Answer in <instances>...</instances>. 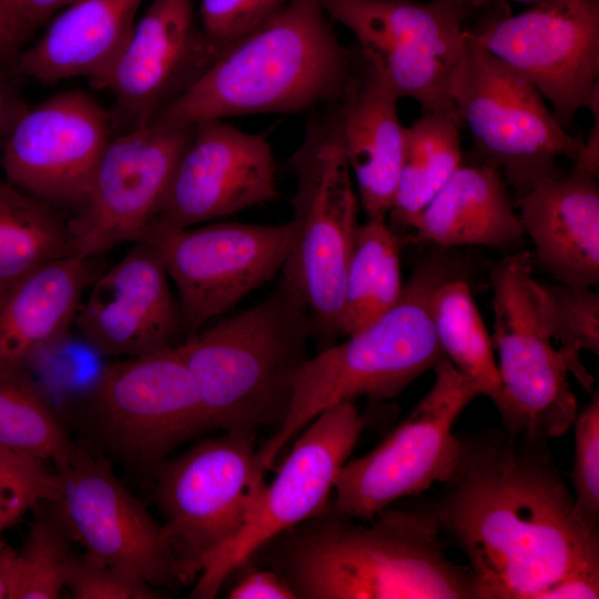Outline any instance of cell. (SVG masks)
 I'll return each instance as SVG.
<instances>
[{"instance_id":"836d02e7","label":"cell","mask_w":599,"mask_h":599,"mask_svg":"<svg viewBox=\"0 0 599 599\" xmlns=\"http://www.w3.org/2000/svg\"><path fill=\"white\" fill-rule=\"evenodd\" d=\"M52 484L44 461L0 446V534L47 501Z\"/></svg>"},{"instance_id":"60d3db41","label":"cell","mask_w":599,"mask_h":599,"mask_svg":"<svg viewBox=\"0 0 599 599\" xmlns=\"http://www.w3.org/2000/svg\"><path fill=\"white\" fill-rule=\"evenodd\" d=\"M12 74L0 69V155L11 129L28 108L11 79Z\"/></svg>"},{"instance_id":"44dd1931","label":"cell","mask_w":599,"mask_h":599,"mask_svg":"<svg viewBox=\"0 0 599 599\" xmlns=\"http://www.w3.org/2000/svg\"><path fill=\"white\" fill-rule=\"evenodd\" d=\"M169 280L154 248L135 242L94 278L74 325L106 357L140 356L171 346L182 321Z\"/></svg>"},{"instance_id":"9a60e30c","label":"cell","mask_w":599,"mask_h":599,"mask_svg":"<svg viewBox=\"0 0 599 599\" xmlns=\"http://www.w3.org/2000/svg\"><path fill=\"white\" fill-rule=\"evenodd\" d=\"M293 236L291 221L223 222L152 225L141 241L154 248L175 284L182 327L191 336L281 272Z\"/></svg>"},{"instance_id":"7bdbcfd3","label":"cell","mask_w":599,"mask_h":599,"mask_svg":"<svg viewBox=\"0 0 599 599\" xmlns=\"http://www.w3.org/2000/svg\"><path fill=\"white\" fill-rule=\"evenodd\" d=\"M17 577V550L0 538V599H13Z\"/></svg>"},{"instance_id":"7402d4cb","label":"cell","mask_w":599,"mask_h":599,"mask_svg":"<svg viewBox=\"0 0 599 599\" xmlns=\"http://www.w3.org/2000/svg\"><path fill=\"white\" fill-rule=\"evenodd\" d=\"M358 64L326 114L355 176L359 206L367 219L387 217L402 165L405 126L398 116L399 99L359 55Z\"/></svg>"},{"instance_id":"277c9868","label":"cell","mask_w":599,"mask_h":599,"mask_svg":"<svg viewBox=\"0 0 599 599\" xmlns=\"http://www.w3.org/2000/svg\"><path fill=\"white\" fill-rule=\"evenodd\" d=\"M312 324L300 292L282 277L260 303L176 345L209 429L257 434L286 418L294 378L308 358Z\"/></svg>"},{"instance_id":"f546056e","label":"cell","mask_w":599,"mask_h":599,"mask_svg":"<svg viewBox=\"0 0 599 599\" xmlns=\"http://www.w3.org/2000/svg\"><path fill=\"white\" fill-rule=\"evenodd\" d=\"M430 313L444 355L497 407L501 383L494 345L466 280H444L432 295Z\"/></svg>"},{"instance_id":"74e56055","label":"cell","mask_w":599,"mask_h":599,"mask_svg":"<svg viewBox=\"0 0 599 599\" xmlns=\"http://www.w3.org/2000/svg\"><path fill=\"white\" fill-rule=\"evenodd\" d=\"M227 598L296 599V596L282 575L266 567L245 571L230 589Z\"/></svg>"},{"instance_id":"e0dca14e","label":"cell","mask_w":599,"mask_h":599,"mask_svg":"<svg viewBox=\"0 0 599 599\" xmlns=\"http://www.w3.org/2000/svg\"><path fill=\"white\" fill-rule=\"evenodd\" d=\"M193 124H148L113 134L83 204L68 219L73 253L97 257L141 241L166 195Z\"/></svg>"},{"instance_id":"8d00e7d4","label":"cell","mask_w":599,"mask_h":599,"mask_svg":"<svg viewBox=\"0 0 599 599\" xmlns=\"http://www.w3.org/2000/svg\"><path fill=\"white\" fill-rule=\"evenodd\" d=\"M287 0H195L199 22L219 55L234 41L271 18Z\"/></svg>"},{"instance_id":"6da1fadb","label":"cell","mask_w":599,"mask_h":599,"mask_svg":"<svg viewBox=\"0 0 599 599\" xmlns=\"http://www.w3.org/2000/svg\"><path fill=\"white\" fill-rule=\"evenodd\" d=\"M428 509L465 556L477 599H540L568 575L599 570L598 526L577 512L547 440L460 437L457 467Z\"/></svg>"},{"instance_id":"d6986e66","label":"cell","mask_w":599,"mask_h":599,"mask_svg":"<svg viewBox=\"0 0 599 599\" xmlns=\"http://www.w3.org/2000/svg\"><path fill=\"white\" fill-rule=\"evenodd\" d=\"M216 58L195 0H152L101 88L114 97L113 133L150 124Z\"/></svg>"},{"instance_id":"ba28073f","label":"cell","mask_w":599,"mask_h":599,"mask_svg":"<svg viewBox=\"0 0 599 599\" xmlns=\"http://www.w3.org/2000/svg\"><path fill=\"white\" fill-rule=\"evenodd\" d=\"M357 40L363 63L400 100L458 118L450 97L468 21L486 2L471 0H317ZM460 121V120H459ZM461 123V122H460Z\"/></svg>"},{"instance_id":"ab89813d","label":"cell","mask_w":599,"mask_h":599,"mask_svg":"<svg viewBox=\"0 0 599 599\" xmlns=\"http://www.w3.org/2000/svg\"><path fill=\"white\" fill-rule=\"evenodd\" d=\"M593 598H599V570H582L568 575L540 596V599Z\"/></svg>"},{"instance_id":"484cf974","label":"cell","mask_w":599,"mask_h":599,"mask_svg":"<svg viewBox=\"0 0 599 599\" xmlns=\"http://www.w3.org/2000/svg\"><path fill=\"white\" fill-rule=\"evenodd\" d=\"M407 230L438 247L481 245L504 254L521 250L526 236L508 183L480 162L463 163Z\"/></svg>"},{"instance_id":"1f68e13d","label":"cell","mask_w":599,"mask_h":599,"mask_svg":"<svg viewBox=\"0 0 599 599\" xmlns=\"http://www.w3.org/2000/svg\"><path fill=\"white\" fill-rule=\"evenodd\" d=\"M537 294L549 334L565 357L570 375L593 393V376L581 362L582 351L599 353V296L591 287L536 280Z\"/></svg>"},{"instance_id":"f35d334b","label":"cell","mask_w":599,"mask_h":599,"mask_svg":"<svg viewBox=\"0 0 599 599\" xmlns=\"http://www.w3.org/2000/svg\"><path fill=\"white\" fill-rule=\"evenodd\" d=\"M34 31L10 0H0V69L12 72L20 52Z\"/></svg>"},{"instance_id":"cb8c5ba5","label":"cell","mask_w":599,"mask_h":599,"mask_svg":"<svg viewBox=\"0 0 599 599\" xmlns=\"http://www.w3.org/2000/svg\"><path fill=\"white\" fill-rule=\"evenodd\" d=\"M143 1H74L20 52L13 74L44 83L83 77L101 89L133 31Z\"/></svg>"},{"instance_id":"5bb4252c","label":"cell","mask_w":599,"mask_h":599,"mask_svg":"<svg viewBox=\"0 0 599 599\" xmlns=\"http://www.w3.org/2000/svg\"><path fill=\"white\" fill-rule=\"evenodd\" d=\"M365 424L354 402L331 406L311 420L274 479L265 484L241 530L203 565L190 598H215L263 545L326 509L336 475Z\"/></svg>"},{"instance_id":"d6a6232c","label":"cell","mask_w":599,"mask_h":599,"mask_svg":"<svg viewBox=\"0 0 599 599\" xmlns=\"http://www.w3.org/2000/svg\"><path fill=\"white\" fill-rule=\"evenodd\" d=\"M72 539L53 512L32 520L21 550L17 551L18 577L13 599H57L64 589L73 556Z\"/></svg>"},{"instance_id":"4dcf8cb0","label":"cell","mask_w":599,"mask_h":599,"mask_svg":"<svg viewBox=\"0 0 599 599\" xmlns=\"http://www.w3.org/2000/svg\"><path fill=\"white\" fill-rule=\"evenodd\" d=\"M0 446L54 466L79 447L24 369L0 373Z\"/></svg>"},{"instance_id":"ee69618b","label":"cell","mask_w":599,"mask_h":599,"mask_svg":"<svg viewBox=\"0 0 599 599\" xmlns=\"http://www.w3.org/2000/svg\"><path fill=\"white\" fill-rule=\"evenodd\" d=\"M471 1H478V2H487L489 0H471ZM499 1H502V0H499ZM511 1H518V2H522V3H529V4H535L541 0H511Z\"/></svg>"},{"instance_id":"8992f818","label":"cell","mask_w":599,"mask_h":599,"mask_svg":"<svg viewBox=\"0 0 599 599\" xmlns=\"http://www.w3.org/2000/svg\"><path fill=\"white\" fill-rule=\"evenodd\" d=\"M293 244L283 278L302 295L312 334H341L344 286L358 229V195L338 136L327 114L307 122L291 156Z\"/></svg>"},{"instance_id":"d590c367","label":"cell","mask_w":599,"mask_h":599,"mask_svg":"<svg viewBox=\"0 0 599 599\" xmlns=\"http://www.w3.org/2000/svg\"><path fill=\"white\" fill-rule=\"evenodd\" d=\"M64 588L75 599H158L162 593L140 576L87 555L73 554Z\"/></svg>"},{"instance_id":"b9f144b4","label":"cell","mask_w":599,"mask_h":599,"mask_svg":"<svg viewBox=\"0 0 599 599\" xmlns=\"http://www.w3.org/2000/svg\"><path fill=\"white\" fill-rule=\"evenodd\" d=\"M593 114V125L576 159L572 161L573 169L598 176L599 172V97L595 99L590 108Z\"/></svg>"},{"instance_id":"9c48e42d","label":"cell","mask_w":599,"mask_h":599,"mask_svg":"<svg viewBox=\"0 0 599 599\" xmlns=\"http://www.w3.org/2000/svg\"><path fill=\"white\" fill-rule=\"evenodd\" d=\"M493 345L501 398L496 407L511 437L548 440L567 433L578 413L568 364L554 343L538 300L528 251L506 254L490 268Z\"/></svg>"},{"instance_id":"8fae6325","label":"cell","mask_w":599,"mask_h":599,"mask_svg":"<svg viewBox=\"0 0 599 599\" xmlns=\"http://www.w3.org/2000/svg\"><path fill=\"white\" fill-rule=\"evenodd\" d=\"M256 435L223 432L156 468L155 499L184 578L241 530L264 486Z\"/></svg>"},{"instance_id":"30bf717a","label":"cell","mask_w":599,"mask_h":599,"mask_svg":"<svg viewBox=\"0 0 599 599\" xmlns=\"http://www.w3.org/2000/svg\"><path fill=\"white\" fill-rule=\"evenodd\" d=\"M434 370L430 389L408 417L374 449L341 467L331 504L336 512L369 522L395 501L451 477L460 455L455 424L481 392L446 356Z\"/></svg>"},{"instance_id":"4316f807","label":"cell","mask_w":599,"mask_h":599,"mask_svg":"<svg viewBox=\"0 0 599 599\" xmlns=\"http://www.w3.org/2000/svg\"><path fill=\"white\" fill-rule=\"evenodd\" d=\"M460 121L443 111H423L405 128L404 152L393 206L392 229H408L463 164Z\"/></svg>"},{"instance_id":"7c38bea8","label":"cell","mask_w":599,"mask_h":599,"mask_svg":"<svg viewBox=\"0 0 599 599\" xmlns=\"http://www.w3.org/2000/svg\"><path fill=\"white\" fill-rule=\"evenodd\" d=\"M89 413L104 448L138 468L156 469L181 444L209 429L176 345L108 365Z\"/></svg>"},{"instance_id":"4fadbf2b","label":"cell","mask_w":599,"mask_h":599,"mask_svg":"<svg viewBox=\"0 0 599 599\" xmlns=\"http://www.w3.org/2000/svg\"><path fill=\"white\" fill-rule=\"evenodd\" d=\"M469 33L532 84L566 129L599 97V0H541L515 16L502 6Z\"/></svg>"},{"instance_id":"83f0119b","label":"cell","mask_w":599,"mask_h":599,"mask_svg":"<svg viewBox=\"0 0 599 599\" xmlns=\"http://www.w3.org/2000/svg\"><path fill=\"white\" fill-rule=\"evenodd\" d=\"M399 236L386 217L359 224L348 263L341 335H351L388 311L403 292Z\"/></svg>"},{"instance_id":"603a6c76","label":"cell","mask_w":599,"mask_h":599,"mask_svg":"<svg viewBox=\"0 0 599 599\" xmlns=\"http://www.w3.org/2000/svg\"><path fill=\"white\" fill-rule=\"evenodd\" d=\"M525 235L539 264L556 282L599 283L598 176L571 169L516 197Z\"/></svg>"},{"instance_id":"d4e9b609","label":"cell","mask_w":599,"mask_h":599,"mask_svg":"<svg viewBox=\"0 0 599 599\" xmlns=\"http://www.w3.org/2000/svg\"><path fill=\"white\" fill-rule=\"evenodd\" d=\"M95 275L93 257L52 260L0 293V373L28 367L69 332Z\"/></svg>"},{"instance_id":"3957f363","label":"cell","mask_w":599,"mask_h":599,"mask_svg":"<svg viewBox=\"0 0 599 599\" xmlns=\"http://www.w3.org/2000/svg\"><path fill=\"white\" fill-rule=\"evenodd\" d=\"M356 63L317 0H287L223 50L150 124L327 108L345 91Z\"/></svg>"},{"instance_id":"ffe728a7","label":"cell","mask_w":599,"mask_h":599,"mask_svg":"<svg viewBox=\"0 0 599 599\" xmlns=\"http://www.w3.org/2000/svg\"><path fill=\"white\" fill-rule=\"evenodd\" d=\"M276 196V165L266 135L222 119L205 120L193 124L152 225L194 226Z\"/></svg>"},{"instance_id":"ac0fdd59","label":"cell","mask_w":599,"mask_h":599,"mask_svg":"<svg viewBox=\"0 0 599 599\" xmlns=\"http://www.w3.org/2000/svg\"><path fill=\"white\" fill-rule=\"evenodd\" d=\"M110 112L82 90L59 92L28 106L4 141L6 181L58 209L84 202L113 136Z\"/></svg>"},{"instance_id":"5b68a950","label":"cell","mask_w":599,"mask_h":599,"mask_svg":"<svg viewBox=\"0 0 599 599\" xmlns=\"http://www.w3.org/2000/svg\"><path fill=\"white\" fill-rule=\"evenodd\" d=\"M443 254L419 262L394 306L362 329L308 357L294 378L284 422L257 448V465L270 469L284 447L326 408L355 398L390 399L434 368L444 355L433 325L430 298L454 275Z\"/></svg>"},{"instance_id":"f1b7e54d","label":"cell","mask_w":599,"mask_h":599,"mask_svg":"<svg viewBox=\"0 0 599 599\" xmlns=\"http://www.w3.org/2000/svg\"><path fill=\"white\" fill-rule=\"evenodd\" d=\"M60 210L0 181V293L41 265L72 255Z\"/></svg>"},{"instance_id":"e575fe53","label":"cell","mask_w":599,"mask_h":599,"mask_svg":"<svg viewBox=\"0 0 599 599\" xmlns=\"http://www.w3.org/2000/svg\"><path fill=\"white\" fill-rule=\"evenodd\" d=\"M575 456L571 471L577 512L591 525L599 522V395L578 410L572 423Z\"/></svg>"},{"instance_id":"2e32d148","label":"cell","mask_w":599,"mask_h":599,"mask_svg":"<svg viewBox=\"0 0 599 599\" xmlns=\"http://www.w3.org/2000/svg\"><path fill=\"white\" fill-rule=\"evenodd\" d=\"M45 502L84 555L129 570L155 587L186 582L163 525L104 458L78 447L55 465Z\"/></svg>"},{"instance_id":"7a4b0ae2","label":"cell","mask_w":599,"mask_h":599,"mask_svg":"<svg viewBox=\"0 0 599 599\" xmlns=\"http://www.w3.org/2000/svg\"><path fill=\"white\" fill-rule=\"evenodd\" d=\"M253 559L282 575L296 599H477L468 568L447 557L428 508L389 506L361 524L329 504Z\"/></svg>"},{"instance_id":"52a82bcc","label":"cell","mask_w":599,"mask_h":599,"mask_svg":"<svg viewBox=\"0 0 599 599\" xmlns=\"http://www.w3.org/2000/svg\"><path fill=\"white\" fill-rule=\"evenodd\" d=\"M450 97L477 162L498 169L516 197L560 174L557 160L573 161L582 146L539 91L481 48L469 29Z\"/></svg>"}]
</instances>
